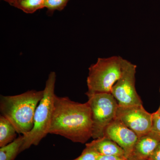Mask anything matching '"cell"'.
I'll return each mask as SVG.
<instances>
[{
    "mask_svg": "<svg viewBox=\"0 0 160 160\" xmlns=\"http://www.w3.org/2000/svg\"><path fill=\"white\" fill-rule=\"evenodd\" d=\"M92 112L88 102L78 103L56 95L49 133L84 144L92 137Z\"/></svg>",
    "mask_w": 160,
    "mask_h": 160,
    "instance_id": "1",
    "label": "cell"
},
{
    "mask_svg": "<svg viewBox=\"0 0 160 160\" xmlns=\"http://www.w3.org/2000/svg\"><path fill=\"white\" fill-rule=\"evenodd\" d=\"M43 94V90H32L16 95H1V115L12 123L18 133L25 135L33 128L35 112Z\"/></svg>",
    "mask_w": 160,
    "mask_h": 160,
    "instance_id": "2",
    "label": "cell"
},
{
    "mask_svg": "<svg viewBox=\"0 0 160 160\" xmlns=\"http://www.w3.org/2000/svg\"><path fill=\"white\" fill-rule=\"evenodd\" d=\"M56 81L55 72H50L46 81L42 98L35 112L34 126L32 129L24 136V141L20 152L38 146L41 141L49 134L53 114L54 100L56 94L55 87Z\"/></svg>",
    "mask_w": 160,
    "mask_h": 160,
    "instance_id": "3",
    "label": "cell"
},
{
    "mask_svg": "<svg viewBox=\"0 0 160 160\" xmlns=\"http://www.w3.org/2000/svg\"><path fill=\"white\" fill-rule=\"evenodd\" d=\"M127 61L117 56L98 58L89 67L86 92L111 93L112 88L122 74Z\"/></svg>",
    "mask_w": 160,
    "mask_h": 160,
    "instance_id": "4",
    "label": "cell"
},
{
    "mask_svg": "<svg viewBox=\"0 0 160 160\" xmlns=\"http://www.w3.org/2000/svg\"><path fill=\"white\" fill-rule=\"evenodd\" d=\"M91 109L92 121V138H102L108 125L116 118L118 104L110 93L86 92Z\"/></svg>",
    "mask_w": 160,
    "mask_h": 160,
    "instance_id": "5",
    "label": "cell"
},
{
    "mask_svg": "<svg viewBox=\"0 0 160 160\" xmlns=\"http://www.w3.org/2000/svg\"><path fill=\"white\" fill-rule=\"evenodd\" d=\"M137 66L127 61L122 76L114 84L111 93L120 106L142 105L135 87Z\"/></svg>",
    "mask_w": 160,
    "mask_h": 160,
    "instance_id": "6",
    "label": "cell"
},
{
    "mask_svg": "<svg viewBox=\"0 0 160 160\" xmlns=\"http://www.w3.org/2000/svg\"><path fill=\"white\" fill-rule=\"evenodd\" d=\"M116 118L135 132L138 137L152 130V114L142 105L118 107Z\"/></svg>",
    "mask_w": 160,
    "mask_h": 160,
    "instance_id": "7",
    "label": "cell"
},
{
    "mask_svg": "<svg viewBox=\"0 0 160 160\" xmlns=\"http://www.w3.org/2000/svg\"><path fill=\"white\" fill-rule=\"evenodd\" d=\"M104 136L119 145L124 150L126 158L129 160L138 138L135 132L116 118L106 127Z\"/></svg>",
    "mask_w": 160,
    "mask_h": 160,
    "instance_id": "8",
    "label": "cell"
},
{
    "mask_svg": "<svg viewBox=\"0 0 160 160\" xmlns=\"http://www.w3.org/2000/svg\"><path fill=\"white\" fill-rule=\"evenodd\" d=\"M160 143V135L152 130L139 137L129 160L148 159Z\"/></svg>",
    "mask_w": 160,
    "mask_h": 160,
    "instance_id": "9",
    "label": "cell"
},
{
    "mask_svg": "<svg viewBox=\"0 0 160 160\" xmlns=\"http://www.w3.org/2000/svg\"><path fill=\"white\" fill-rule=\"evenodd\" d=\"M86 146L91 147L101 155L115 156L126 157L125 151L116 143L104 136L87 143Z\"/></svg>",
    "mask_w": 160,
    "mask_h": 160,
    "instance_id": "10",
    "label": "cell"
},
{
    "mask_svg": "<svg viewBox=\"0 0 160 160\" xmlns=\"http://www.w3.org/2000/svg\"><path fill=\"white\" fill-rule=\"evenodd\" d=\"M15 128L10 122L1 115L0 116V147L8 145L17 138Z\"/></svg>",
    "mask_w": 160,
    "mask_h": 160,
    "instance_id": "11",
    "label": "cell"
},
{
    "mask_svg": "<svg viewBox=\"0 0 160 160\" xmlns=\"http://www.w3.org/2000/svg\"><path fill=\"white\" fill-rule=\"evenodd\" d=\"M24 141V136H19L8 145L1 147L0 160H14L18 154L20 153V149Z\"/></svg>",
    "mask_w": 160,
    "mask_h": 160,
    "instance_id": "12",
    "label": "cell"
},
{
    "mask_svg": "<svg viewBox=\"0 0 160 160\" xmlns=\"http://www.w3.org/2000/svg\"><path fill=\"white\" fill-rule=\"evenodd\" d=\"M46 0H13L10 5L27 13L45 8Z\"/></svg>",
    "mask_w": 160,
    "mask_h": 160,
    "instance_id": "13",
    "label": "cell"
},
{
    "mask_svg": "<svg viewBox=\"0 0 160 160\" xmlns=\"http://www.w3.org/2000/svg\"><path fill=\"white\" fill-rule=\"evenodd\" d=\"M69 0H46L45 8L49 11L61 10L64 9Z\"/></svg>",
    "mask_w": 160,
    "mask_h": 160,
    "instance_id": "14",
    "label": "cell"
},
{
    "mask_svg": "<svg viewBox=\"0 0 160 160\" xmlns=\"http://www.w3.org/2000/svg\"><path fill=\"white\" fill-rule=\"evenodd\" d=\"M98 153L94 149L86 146V148L79 157L72 160H97L100 156Z\"/></svg>",
    "mask_w": 160,
    "mask_h": 160,
    "instance_id": "15",
    "label": "cell"
},
{
    "mask_svg": "<svg viewBox=\"0 0 160 160\" xmlns=\"http://www.w3.org/2000/svg\"><path fill=\"white\" fill-rule=\"evenodd\" d=\"M152 114V130L160 135V113L156 111Z\"/></svg>",
    "mask_w": 160,
    "mask_h": 160,
    "instance_id": "16",
    "label": "cell"
},
{
    "mask_svg": "<svg viewBox=\"0 0 160 160\" xmlns=\"http://www.w3.org/2000/svg\"><path fill=\"white\" fill-rule=\"evenodd\" d=\"M97 160H129L124 157L115 156L100 155Z\"/></svg>",
    "mask_w": 160,
    "mask_h": 160,
    "instance_id": "17",
    "label": "cell"
},
{
    "mask_svg": "<svg viewBox=\"0 0 160 160\" xmlns=\"http://www.w3.org/2000/svg\"><path fill=\"white\" fill-rule=\"evenodd\" d=\"M148 160H160V143Z\"/></svg>",
    "mask_w": 160,
    "mask_h": 160,
    "instance_id": "18",
    "label": "cell"
},
{
    "mask_svg": "<svg viewBox=\"0 0 160 160\" xmlns=\"http://www.w3.org/2000/svg\"><path fill=\"white\" fill-rule=\"evenodd\" d=\"M4 1H6V2H7L9 3V4H10L12 2V0H4Z\"/></svg>",
    "mask_w": 160,
    "mask_h": 160,
    "instance_id": "19",
    "label": "cell"
},
{
    "mask_svg": "<svg viewBox=\"0 0 160 160\" xmlns=\"http://www.w3.org/2000/svg\"><path fill=\"white\" fill-rule=\"evenodd\" d=\"M159 91H160V89H159ZM157 111L158 112H159V113H160V105L159 107V109H158V110Z\"/></svg>",
    "mask_w": 160,
    "mask_h": 160,
    "instance_id": "20",
    "label": "cell"
},
{
    "mask_svg": "<svg viewBox=\"0 0 160 160\" xmlns=\"http://www.w3.org/2000/svg\"><path fill=\"white\" fill-rule=\"evenodd\" d=\"M129 160H142V159H131Z\"/></svg>",
    "mask_w": 160,
    "mask_h": 160,
    "instance_id": "21",
    "label": "cell"
},
{
    "mask_svg": "<svg viewBox=\"0 0 160 160\" xmlns=\"http://www.w3.org/2000/svg\"><path fill=\"white\" fill-rule=\"evenodd\" d=\"M13 1V0H12V1ZM12 2H11V3H12Z\"/></svg>",
    "mask_w": 160,
    "mask_h": 160,
    "instance_id": "22",
    "label": "cell"
}]
</instances>
